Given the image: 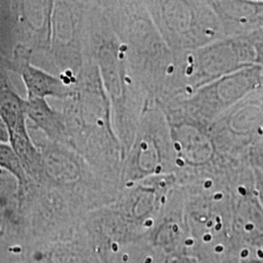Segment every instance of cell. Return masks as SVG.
I'll list each match as a JSON object with an SVG mask.
<instances>
[{
  "instance_id": "cell-1",
  "label": "cell",
  "mask_w": 263,
  "mask_h": 263,
  "mask_svg": "<svg viewBox=\"0 0 263 263\" xmlns=\"http://www.w3.org/2000/svg\"><path fill=\"white\" fill-rule=\"evenodd\" d=\"M92 188H96L92 178L82 181V192H79V178L62 185L59 226L72 263H175L154 253L151 246H140L127 236L113 233L103 222L99 195H92Z\"/></svg>"
}]
</instances>
